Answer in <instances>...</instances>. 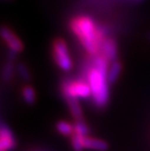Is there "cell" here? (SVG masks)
<instances>
[{
	"label": "cell",
	"instance_id": "3957f363",
	"mask_svg": "<svg viewBox=\"0 0 150 151\" xmlns=\"http://www.w3.org/2000/svg\"><path fill=\"white\" fill-rule=\"evenodd\" d=\"M53 56L56 63L63 71H69L72 68V60L69 56L67 46L62 39H57L53 45Z\"/></svg>",
	"mask_w": 150,
	"mask_h": 151
},
{
	"label": "cell",
	"instance_id": "8fae6325",
	"mask_svg": "<svg viewBox=\"0 0 150 151\" xmlns=\"http://www.w3.org/2000/svg\"><path fill=\"white\" fill-rule=\"evenodd\" d=\"M23 98L24 101L27 102L28 105L33 104L36 99V96H35V91L32 87L25 86L23 89Z\"/></svg>",
	"mask_w": 150,
	"mask_h": 151
},
{
	"label": "cell",
	"instance_id": "5bb4252c",
	"mask_svg": "<svg viewBox=\"0 0 150 151\" xmlns=\"http://www.w3.org/2000/svg\"><path fill=\"white\" fill-rule=\"evenodd\" d=\"M71 144H72L73 149H74L75 151H82L83 149H84L83 137L74 134V136H72V139H71Z\"/></svg>",
	"mask_w": 150,
	"mask_h": 151
},
{
	"label": "cell",
	"instance_id": "4fadbf2b",
	"mask_svg": "<svg viewBox=\"0 0 150 151\" xmlns=\"http://www.w3.org/2000/svg\"><path fill=\"white\" fill-rule=\"evenodd\" d=\"M74 134L81 137H86L89 133V128L82 120H78L74 126Z\"/></svg>",
	"mask_w": 150,
	"mask_h": 151
},
{
	"label": "cell",
	"instance_id": "7a4b0ae2",
	"mask_svg": "<svg viewBox=\"0 0 150 151\" xmlns=\"http://www.w3.org/2000/svg\"><path fill=\"white\" fill-rule=\"evenodd\" d=\"M71 28L84 48L92 55H95L100 50L101 45L100 31L95 27V24L92 19L88 17H80L71 22Z\"/></svg>",
	"mask_w": 150,
	"mask_h": 151
},
{
	"label": "cell",
	"instance_id": "30bf717a",
	"mask_svg": "<svg viewBox=\"0 0 150 151\" xmlns=\"http://www.w3.org/2000/svg\"><path fill=\"white\" fill-rule=\"evenodd\" d=\"M66 101H67L69 110L71 112V114L73 115L76 120H82V109L79 104V101L77 99H73V98H65Z\"/></svg>",
	"mask_w": 150,
	"mask_h": 151
},
{
	"label": "cell",
	"instance_id": "9c48e42d",
	"mask_svg": "<svg viewBox=\"0 0 150 151\" xmlns=\"http://www.w3.org/2000/svg\"><path fill=\"white\" fill-rule=\"evenodd\" d=\"M121 70H122V66H121V63L117 60L111 62L109 68H108V74H107L108 82L110 84H113V83H115L117 81L118 77H119L121 73Z\"/></svg>",
	"mask_w": 150,
	"mask_h": 151
},
{
	"label": "cell",
	"instance_id": "9a60e30c",
	"mask_svg": "<svg viewBox=\"0 0 150 151\" xmlns=\"http://www.w3.org/2000/svg\"><path fill=\"white\" fill-rule=\"evenodd\" d=\"M17 68H18L19 74H20V76L22 77V79L24 80V81H29L30 73H29V70H28L27 65H24V63H19Z\"/></svg>",
	"mask_w": 150,
	"mask_h": 151
},
{
	"label": "cell",
	"instance_id": "277c9868",
	"mask_svg": "<svg viewBox=\"0 0 150 151\" xmlns=\"http://www.w3.org/2000/svg\"><path fill=\"white\" fill-rule=\"evenodd\" d=\"M62 93L65 98L86 99L92 95V90L87 82L77 80L70 81L62 86Z\"/></svg>",
	"mask_w": 150,
	"mask_h": 151
},
{
	"label": "cell",
	"instance_id": "7c38bea8",
	"mask_svg": "<svg viewBox=\"0 0 150 151\" xmlns=\"http://www.w3.org/2000/svg\"><path fill=\"white\" fill-rule=\"evenodd\" d=\"M57 130L63 136H71L74 133V127L65 121H60L57 124Z\"/></svg>",
	"mask_w": 150,
	"mask_h": 151
},
{
	"label": "cell",
	"instance_id": "52a82bcc",
	"mask_svg": "<svg viewBox=\"0 0 150 151\" xmlns=\"http://www.w3.org/2000/svg\"><path fill=\"white\" fill-rule=\"evenodd\" d=\"M103 56L105 57L109 62H113L117 59V46L112 39H106L101 44Z\"/></svg>",
	"mask_w": 150,
	"mask_h": 151
},
{
	"label": "cell",
	"instance_id": "8992f818",
	"mask_svg": "<svg viewBox=\"0 0 150 151\" xmlns=\"http://www.w3.org/2000/svg\"><path fill=\"white\" fill-rule=\"evenodd\" d=\"M16 146V140L11 130L4 123L0 130V151H10Z\"/></svg>",
	"mask_w": 150,
	"mask_h": 151
},
{
	"label": "cell",
	"instance_id": "ba28073f",
	"mask_svg": "<svg viewBox=\"0 0 150 151\" xmlns=\"http://www.w3.org/2000/svg\"><path fill=\"white\" fill-rule=\"evenodd\" d=\"M83 144L84 148L98 150V151H104L108 148V144L105 141L98 139H93L89 137H83Z\"/></svg>",
	"mask_w": 150,
	"mask_h": 151
},
{
	"label": "cell",
	"instance_id": "2e32d148",
	"mask_svg": "<svg viewBox=\"0 0 150 151\" xmlns=\"http://www.w3.org/2000/svg\"><path fill=\"white\" fill-rule=\"evenodd\" d=\"M13 70H14V68H13L12 63L9 62L6 63L4 68H3V72H2V78L4 81L8 82L9 80L11 79V77L13 75Z\"/></svg>",
	"mask_w": 150,
	"mask_h": 151
},
{
	"label": "cell",
	"instance_id": "6da1fadb",
	"mask_svg": "<svg viewBox=\"0 0 150 151\" xmlns=\"http://www.w3.org/2000/svg\"><path fill=\"white\" fill-rule=\"evenodd\" d=\"M108 62L103 55L97 56L94 60V65L88 72V84L92 90V96L95 104L100 107L104 106L109 99Z\"/></svg>",
	"mask_w": 150,
	"mask_h": 151
},
{
	"label": "cell",
	"instance_id": "5b68a950",
	"mask_svg": "<svg viewBox=\"0 0 150 151\" xmlns=\"http://www.w3.org/2000/svg\"><path fill=\"white\" fill-rule=\"evenodd\" d=\"M1 36L3 40L5 41L6 44L8 45L10 52L12 53H20L24 49V45L22 43V41L17 37V35H15L14 32L10 29V28L3 27L1 29Z\"/></svg>",
	"mask_w": 150,
	"mask_h": 151
}]
</instances>
